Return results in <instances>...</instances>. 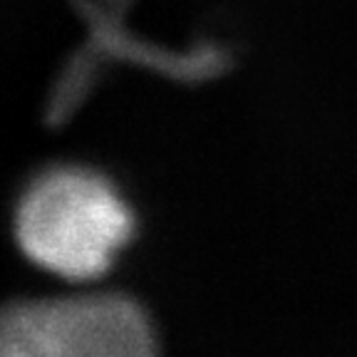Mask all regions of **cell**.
Returning <instances> with one entry per match:
<instances>
[{
    "mask_svg": "<svg viewBox=\"0 0 357 357\" xmlns=\"http://www.w3.org/2000/svg\"><path fill=\"white\" fill-rule=\"evenodd\" d=\"M0 357H57L43 301H15L0 307Z\"/></svg>",
    "mask_w": 357,
    "mask_h": 357,
    "instance_id": "3",
    "label": "cell"
},
{
    "mask_svg": "<svg viewBox=\"0 0 357 357\" xmlns=\"http://www.w3.org/2000/svg\"><path fill=\"white\" fill-rule=\"evenodd\" d=\"M132 234V208L97 169L79 164L45 169L17 199L20 251L60 278H100Z\"/></svg>",
    "mask_w": 357,
    "mask_h": 357,
    "instance_id": "1",
    "label": "cell"
},
{
    "mask_svg": "<svg viewBox=\"0 0 357 357\" xmlns=\"http://www.w3.org/2000/svg\"><path fill=\"white\" fill-rule=\"evenodd\" d=\"M57 357H156L146 312L117 293L43 301Z\"/></svg>",
    "mask_w": 357,
    "mask_h": 357,
    "instance_id": "2",
    "label": "cell"
}]
</instances>
